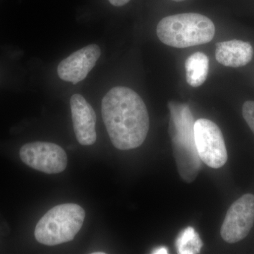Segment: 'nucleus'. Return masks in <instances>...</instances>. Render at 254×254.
<instances>
[{
    "instance_id": "nucleus-4",
    "label": "nucleus",
    "mask_w": 254,
    "mask_h": 254,
    "mask_svg": "<svg viewBox=\"0 0 254 254\" xmlns=\"http://www.w3.org/2000/svg\"><path fill=\"white\" fill-rule=\"evenodd\" d=\"M85 210L75 203H64L47 212L38 222L35 237L47 246L71 242L80 231L84 222Z\"/></svg>"
},
{
    "instance_id": "nucleus-3",
    "label": "nucleus",
    "mask_w": 254,
    "mask_h": 254,
    "mask_svg": "<svg viewBox=\"0 0 254 254\" xmlns=\"http://www.w3.org/2000/svg\"><path fill=\"white\" fill-rule=\"evenodd\" d=\"M215 26L210 18L197 13L167 16L157 26L160 41L177 48L205 44L213 39Z\"/></svg>"
},
{
    "instance_id": "nucleus-15",
    "label": "nucleus",
    "mask_w": 254,
    "mask_h": 254,
    "mask_svg": "<svg viewBox=\"0 0 254 254\" xmlns=\"http://www.w3.org/2000/svg\"><path fill=\"white\" fill-rule=\"evenodd\" d=\"M152 253L156 254H168V251L165 247H160V248L153 251V252H152Z\"/></svg>"
},
{
    "instance_id": "nucleus-5",
    "label": "nucleus",
    "mask_w": 254,
    "mask_h": 254,
    "mask_svg": "<svg viewBox=\"0 0 254 254\" xmlns=\"http://www.w3.org/2000/svg\"><path fill=\"white\" fill-rule=\"evenodd\" d=\"M194 137L201 161L211 168H222L227 161V152L221 130L207 119L195 122Z\"/></svg>"
},
{
    "instance_id": "nucleus-7",
    "label": "nucleus",
    "mask_w": 254,
    "mask_h": 254,
    "mask_svg": "<svg viewBox=\"0 0 254 254\" xmlns=\"http://www.w3.org/2000/svg\"><path fill=\"white\" fill-rule=\"evenodd\" d=\"M254 224V195L247 193L232 203L221 227L222 238L229 244L244 240Z\"/></svg>"
},
{
    "instance_id": "nucleus-8",
    "label": "nucleus",
    "mask_w": 254,
    "mask_h": 254,
    "mask_svg": "<svg viewBox=\"0 0 254 254\" xmlns=\"http://www.w3.org/2000/svg\"><path fill=\"white\" fill-rule=\"evenodd\" d=\"M101 55L98 45L92 44L75 52L58 65V73L63 81L76 84L93 69Z\"/></svg>"
},
{
    "instance_id": "nucleus-11",
    "label": "nucleus",
    "mask_w": 254,
    "mask_h": 254,
    "mask_svg": "<svg viewBox=\"0 0 254 254\" xmlns=\"http://www.w3.org/2000/svg\"><path fill=\"white\" fill-rule=\"evenodd\" d=\"M185 68L187 83L192 87L201 86L208 77V58L200 52L193 53L187 58Z\"/></svg>"
},
{
    "instance_id": "nucleus-9",
    "label": "nucleus",
    "mask_w": 254,
    "mask_h": 254,
    "mask_svg": "<svg viewBox=\"0 0 254 254\" xmlns=\"http://www.w3.org/2000/svg\"><path fill=\"white\" fill-rule=\"evenodd\" d=\"M73 130L80 144L91 145L96 141V115L91 105L80 94L70 100Z\"/></svg>"
},
{
    "instance_id": "nucleus-12",
    "label": "nucleus",
    "mask_w": 254,
    "mask_h": 254,
    "mask_svg": "<svg viewBox=\"0 0 254 254\" xmlns=\"http://www.w3.org/2000/svg\"><path fill=\"white\" fill-rule=\"evenodd\" d=\"M175 245L179 254H198L203 243L194 229L189 227L180 234Z\"/></svg>"
},
{
    "instance_id": "nucleus-2",
    "label": "nucleus",
    "mask_w": 254,
    "mask_h": 254,
    "mask_svg": "<svg viewBox=\"0 0 254 254\" xmlns=\"http://www.w3.org/2000/svg\"><path fill=\"white\" fill-rule=\"evenodd\" d=\"M168 108L169 133L177 169L182 178L190 183L194 181L201 168V160L195 142L194 119L187 104L170 101Z\"/></svg>"
},
{
    "instance_id": "nucleus-16",
    "label": "nucleus",
    "mask_w": 254,
    "mask_h": 254,
    "mask_svg": "<svg viewBox=\"0 0 254 254\" xmlns=\"http://www.w3.org/2000/svg\"><path fill=\"white\" fill-rule=\"evenodd\" d=\"M105 253H103V252H94V253H93V254H104Z\"/></svg>"
},
{
    "instance_id": "nucleus-14",
    "label": "nucleus",
    "mask_w": 254,
    "mask_h": 254,
    "mask_svg": "<svg viewBox=\"0 0 254 254\" xmlns=\"http://www.w3.org/2000/svg\"><path fill=\"white\" fill-rule=\"evenodd\" d=\"M110 4L115 6H122L129 2L130 0H109Z\"/></svg>"
},
{
    "instance_id": "nucleus-6",
    "label": "nucleus",
    "mask_w": 254,
    "mask_h": 254,
    "mask_svg": "<svg viewBox=\"0 0 254 254\" xmlns=\"http://www.w3.org/2000/svg\"><path fill=\"white\" fill-rule=\"evenodd\" d=\"M20 157L28 166L47 174L62 173L67 166V155L60 145L33 142L23 145Z\"/></svg>"
},
{
    "instance_id": "nucleus-10",
    "label": "nucleus",
    "mask_w": 254,
    "mask_h": 254,
    "mask_svg": "<svg viewBox=\"0 0 254 254\" xmlns=\"http://www.w3.org/2000/svg\"><path fill=\"white\" fill-rule=\"evenodd\" d=\"M253 55V48L247 42L232 40L216 44L215 59L223 66L242 67L252 61Z\"/></svg>"
},
{
    "instance_id": "nucleus-13",
    "label": "nucleus",
    "mask_w": 254,
    "mask_h": 254,
    "mask_svg": "<svg viewBox=\"0 0 254 254\" xmlns=\"http://www.w3.org/2000/svg\"><path fill=\"white\" fill-rule=\"evenodd\" d=\"M242 114L251 130L254 133V101H247L242 107Z\"/></svg>"
},
{
    "instance_id": "nucleus-1",
    "label": "nucleus",
    "mask_w": 254,
    "mask_h": 254,
    "mask_svg": "<svg viewBox=\"0 0 254 254\" xmlns=\"http://www.w3.org/2000/svg\"><path fill=\"white\" fill-rule=\"evenodd\" d=\"M102 115L115 148L131 150L143 144L149 130V115L136 92L127 87L112 88L102 100Z\"/></svg>"
},
{
    "instance_id": "nucleus-17",
    "label": "nucleus",
    "mask_w": 254,
    "mask_h": 254,
    "mask_svg": "<svg viewBox=\"0 0 254 254\" xmlns=\"http://www.w3.org/2000/svg\"><path fill=\"white\" fill-rule=\"evenodd\" d=\"M173 1H185V0H173Z\"/></svg>"
}]
</instances>
